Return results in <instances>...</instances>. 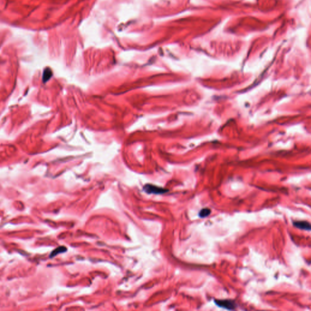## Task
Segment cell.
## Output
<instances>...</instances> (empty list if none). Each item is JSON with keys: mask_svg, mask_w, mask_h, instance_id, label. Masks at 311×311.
Instances as JSON below:
<instances>
[{"mask_svg": "<svg viewBox=\"0 0 311 311\" xmlns=\"http://www.w3.org/2000/svg\"><path fill=\"white\" fill-rule=\"evenodd\" d=\"M211 213V210L208 208H202L199 212V216L200 218H204L209 216Z\"/></svg>", "mask_w": 311, "mask_h": 311, "instance_id": "obj_5", "label": "cell"}, {"mask_svg": "<svg viewBox=\"0 0 311 311\" xmlns=\"http://www.w3.org/2000/svg\"><path fill=\"white\" fill-rule=\"evenodd\" d=\"M52 76V71L49 68L45 69L44 71L43 76V82H46L47 81H48L51 79Z\"/></svg>", "mask_w": 311, "mask_h": 311, "instance_id": "obj_4", "label": "cell"}, {"mask_svg": "<svg viewBox=\"0 0 311 311\" xmlns=\"http://www.w3.org/2000/svg\"><path fill=\"white\" fill-rule=\"evenodd\" d=\"M143 190L148 193V194H156V195H159V194H163L166 192H167L169 190L159 187H157L151 184H146L143 187Z\"/></svg>", "mask_w": 311, "mask_h": 311, "instance_id": "obj_2", "label": "cell"}, {"mask_svg": "<svg viewBox=\"0 0 311 311\" xmlns=\"http://www.w3.org/2000/svg\"><path fill=\"white\" fill-rule=\"evenodd\" d=\"M293 224L295 227H296L298 228L310 231L311 230V226L310 223L306 221H294Z\"/></svg>", "mask_w": 311, "mask_h": 311, "instance_id": "obj_3", "label": "cell"}, {"mask_svg": "<svg viewBox=\"0 0 311 311\" xmlns=\"http://www.w3.org/2000/svg\"><path fill=\"white\" fill-rule=\"evenodd\" d=\"M215 303L218 307L227 310H235L237 308L236 303L231 300H215Z\"/></svg>", "mask_w": 311, "mask_h": 311, "instance_id": "obj_1", "label": "cell"}, {"mask_svg": "<svg viewBox=\"0 0 311 311\" xmlns=\"http://www.w3.org/2000/svg\"><path fill=\"white\" fill-rule=\"evenodd\" d=\"M66 250H67L66 247H59L57 248L56 250L52 251V252L51 253V257H53L58 254L64 252L66 251Z\"/></svg>", "mask_w": 311, "mask_h": 311, "instance_id": "obj_6", "label": "cell"}]
</instances>
